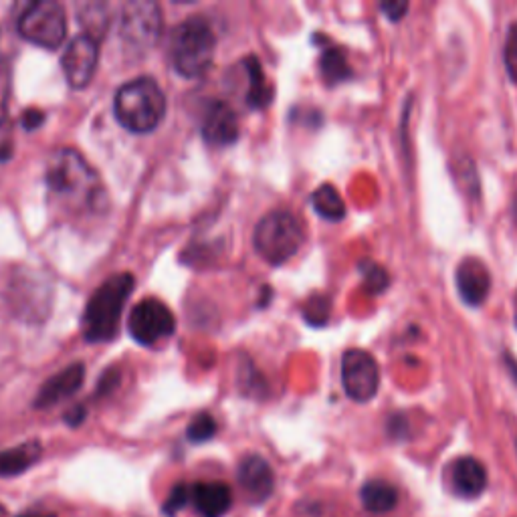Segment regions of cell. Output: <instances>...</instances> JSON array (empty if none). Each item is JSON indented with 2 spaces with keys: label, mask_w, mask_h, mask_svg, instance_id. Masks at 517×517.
<instances>
[{
  "label": "cell",
  "mask_w": 517,
  "mask_h": 517,
  "mask_svg": "<svg viewBox=\"0 0 517 517\" xmlns=\"http://www.w3.org/2000/svg\"><path fill=\"white\" fill-rule=\"evenodd\" d=\"M360 273H362V279H364V287L368 293H382L388 283H390V277L388 273L374 261H362L358 265Z\"/></svg>",
  "instance_id": "25"
},
{
  "label": "cell",
  "mask_w": 517,
  "mask_h": 517,
  "mask_svg": "<svg viewBox=\"0 0 517 517\" xmlns=\"http://www.w3.org/2000/svg\"><path fill=\"white\" fill-rule=\"evenodd\" d=\"M360 499L370 513H388L398 505V491L384 479H372L360 489Z\"/></svg>",
  "instance_id": "19"
},
{
  "label": "cell",
  "mask_w": 517,
  "mask_h": 517,
  "mask_svg": "<svg viewBox=\"0 0 517 517\" xmlns=\"http://www.w3.org/2000/svg\"><path fill=\"white\" fill-rule=\"evenodd\" d=\"M445 485L459 499H477L489 485L487 469L477 457H457L445 469Z\"/></svg>",
  "instance_id": "12"
},
{
  "label": "cell",
  "mask_w": 517,
  "mask_h": 517,
  "mask_svg": "<svg viewBox=\"0 0 517 517\" xmlns=\"http://www.w3.org/2000/svg\"><path fill=\"white\" fill-rule=\"evenodd\" d=\"M83 378H85L83 364L67 366L65 370H61L59 374H55L41 386V390L35 398V408H51V406L67 400L81 388Z\"/></svg>",
  "instance_id": "17"
},
{
  "label": "cell",
  "mask_w": 517,
  "mask_h": 517,
  "mask_svg": "<svg viewBox=\"0 0 517 517\" xmlns=\"http://www.w3.org/2000/svg\"><path fill=\"white\" fill-rule=\"evenodd\" d=\"M303 316L312 326H324L330 316V299L324 295H314L305 305Z\"/></svg>",
  "instance_id": "26"
},
{
  "label": "cell",
  "mask_w": 517,
  "mask_h": 517,
  "mask_svg": "<svg viewBox=\"0 0 517 517\" xmlns=\"http://www.w3.org/2000/svg\"><path fill=\"white\" fill-rule=\"evenodd\" d=\"M85 417H87L85 408H83V406H75L73 410H69V412H67V415H65V421H67V425H69V427H79V425L85 421Z\"/></svg>",
  "instance_id": "32"
},
{
  "label": "cell",
  "mask_w": 517,
  "mask_h": 517,
  "mask_svg": "<svg viewBox=\"0 0 517 517\" xmlns=\"http://www.w3.org/2000/svg\"><path fill=\"white\" fill-rule=\"evenodd\" d=\"M43 122H45V114L39 112V110H29V112H25V116H23V126H25L29 132L37 130Z\"/></svg>",
  "instance_id": "31"
},
{
  "label": "cell",
  "mask_w": 517,
  "mask_h": 517,
  "mask_svg": "<svg viewBox=\"0 0 517 517\" xmlns=\"http://www.w3.org/2000/svg\"><path fill=\"white\" fill-rule=\"evenodd\" d=\"M190 503L200 517H225L233 507V491L223 481L190 485Z\"/></svg>",
  "instance_id": "16"
},
{
  "label": "cell",
  "mask_w": 517,
  "mask_h": 517,
  "mask_svg": "<svg viewBox=\"0 0 517 517\" xmlns=\"http://www.w3.org/2000/svg\"><path fill=\"white\" fill-rule=\"evenodd\" d=\"M255 251L269 265L287 263L303 243V227L295 215L273 211L263 217L253 235Z\"/></svg>",
  "instance_id": "5"
},
{
  "label": "cell",
  "mask_w": 517,
  "mask_h": 517,
  "mask_svg": "<svg viewBox=\"0 0 517 517\" xmlns=\"http://www.w3.org/2000/svg\"><path fill=\"white\" fill-rule=\"evenodd\" d=\"M312 204L316 213L332 223H338L346 217V202L332 184H322L314 194H312Z\"/></svg>",
  "instance_id": "21"
},
{
  "label": "cell",
  "mask_w": 517,
  "mask_h": 517,
  "mask_svg": "<svg viewBox=\"0 0 517 517\" xmlns=\"http://www.w3.org/2000/svg\"><path fill=\"white\" fill-rule=\"evenodd\" d=\"M215 435H217V421L209 415V412H200V415H196L186 431L188 441L196 445L211 441Z\"/></svg>",
  "instance_id": "24"
},
{
  "label": "cell",
  "mask_w": 517,
  "mask_h": 517,
  "mask_svg": "<svg viewBox=\"0 0 517 517\" xmlns=\"http://www.w3.org/2000/svg\"><path fill=\"white\" fill-rule=\"evenodd\" d=\"M43 455L39 441H27L13 449L0 451V477H17L29 471Z\"/></svg>",
  "instance_id": "18"
},
{
  "label": "cell",
  "mask_w": 517,
  "mask_h": 517,
  "mask_svg": "<svg viewBox=\"0 0 517 517\" xmlns=\"http://www.w3.org/2000/svg\"><path fill=\"white\" fill-rule=\"evenodd\" d=\"M515 326H517V293H515Z\"/></svg>",
  "instance_id": "36"
},
{
  "label": "cell",
  "mask_w": 517,
  "mask_h": 517,
  "mask_svg": "<svg viewBox=\"0 0 517 517\" xmlns=\"http://www.w3.org/2000/svg\"><path fill=\"white\" fill-rule=\"evenodd\" d=\"M11 101V67L0 57V126L5 124Z\"/></svg>",
  "instance_id": "27"
},
{
  "label": "cell",
  "mask_w": 517,
  "mask_h": 517,
  "mask_svg": "<svg viewBox=\"0 0 517 517\" xmlns=\"http://www.w3.org/2000/svg\"><path fill=\"white\" fill-rule=\"evenodd\" d=\"M455 281H457V291L461 299L471 307L483 305L485 299L489 297L491 275H489V269L479 259L467 257L465 261H461L457 267Z\"/></svg>",
  "instance_id": "15"
},
{
  "label": "cell",
  "mask_w": 517,
  "mask_h": 517,
  "mask_svg": "<svg viewBox=\"0 0 517 517\" xmlns=\"http://www.w3.org/2000/svg\"><path fill=\"white\" fill-rule=\"evenodd\" d=\"M45 182L53 211L67 219L93 217L106 211V186L95 168L73 148H61L49 158Z\"/></svg>",
  "instance_id": "1"
},
{
  "label": "cell",
  "mask_w": 517,
  "mask_h": 517,
  "mask_svg": "<svg viewBox=\"0 0 517 517\" xmlns=\"http://www.w3.org/2000/svg\"><path fill=\"white\" fill-rule=\"evenodd\" d=\"M515 213H517V196H515Z\"/></svg>",
  "instance_id": "37"
},
{
  "label": "cell",
  "mask_w": 517,
  "mask_h": 517,
  "mask_svg": "<svg viewBox=\"0 0 517 517\" xmlns=\"http://www.w3.org/2000/svg\"><path fill=\"white\" fill-rule=\"evenodd\" d=\"M79 23L85 29L83 35L97 41L108 29V9L103 5H85L79 13Z\"/></svg>",
  "instance_id": "23"
},
{
  "label": "cell",
  "mask_w": 517,
  "mask_h": 517,
  "mask_svg": "<svg viewBox=\"0 0 517 517\" xmlns=\"http://www.w3.org/2000/svg\"><path fill=\"white\" fill-rule=\"evenodd\" d=\"M134 285L136 279L132 273H116L95 289L81 318V332L87 342H112L118 336L122 312L134 291Z\"/></svg>",
  "instance_id": "2"
},
{
  "label": "cell",
  "mask_w": 517,
  "mask_h": 517,
  "mask_svg": "<svg viewBox=\"0 0 517 517\" xmlns=\"http://www.w3.org/2000/svg\"><path fill=\"white\" fill-rule=\"evenodd\" d=\"M388 433L390 437L394 439H404V433H406V423L402 417H396V419H390L388 423Z\"/></svg>",
  "instance_id": "33"
},
{
  "label": "cell",
  "mask_w": 517,
  "mask_h": 517,
  "mask_svg": "<svg viewBox=\"0 0 517 517\" xmlns=\"http://www.w3.org/2000/svg\"><path fill=\"white\" fill-rule=\"evenodd\" d=\"M186 503H190V485L178 483V485L170 491L168 499L164 501L162 513H164L166 517H174L180 509L186 507Z\"/></svg>",
  "instance_id": "28"
},
{
  "label": "cell",
  "mask_w": 517,
  "mask_h": 517,
  "mask_svg": "<svg viewBox=\"0 0 517 517\" xmlns=\"http://www.w3.org/2000/svg\"><path fill=\"white\" fill-rule=\"evenodd\" d=\"M515 449H517V441H515Z\"/></svg>",
  "instance_id": "38"
},
{
  "label": "cell",
  "mask_w": 517,
  "mask_h": 517,
  "mask_svg": "<svg viewBox=\"0 0 517 517\" xmlns=\"http://www.w3.org/2000/svg\"><path fill=\"white\" fill-rule=\"evenodd\" d=\"M245 71L249 79V91H247V106L251 110H263L267 108L273 99V89L267 83V77L261 69V63L257 57L245 59Z\"/></svg>",
  "instance_id": "20"
},
{
  "label": "cell",
  "mask_w": 517,
  "mask_h": 517,
  "mask_svg": "<svg viewBox=\"0 0 517 517\" xmlns=\"http://www.w3.org/2000/svg\"><path fill=\"white\" fill-rule=\"evenodd\" d=\"M17 517H55L53 513H45V511H33V509H29V511H25V513H21V515H17Z\"/></svg>",
  "instance_id": "34"
},
{
  "label": "cell",
  "mask_w": 517,
  "mask_h": 517,
  "mask_svg": "<svg viewBox=\"0 0 517 517\" xmlns=\"http://www.w3.org/2000/svg\"><path fill=\"white\" fill-rule=\"evenodd\" d=\"M237 479L253 505L265 503L275 491V473L261 455L243 457L237 469Z\"/></svg>",
  "instance_id": "13"
},
{
  "label": "cell",
  "mask_w": 517,
  "mask_h": 517,
  "mask_svg": "<svg viewBox=\"0 0 517 517\" xmlns=\"http://www.w3.org/2000/svg\"><path fill=\"white\" fill-rule=\"evenodd\" d=\"M320 73H322V77H324V81L328 85L344 83V81H348L354 75V71H352L350 63H348L346 53L342 49H338V47H330V49H326L322 53V57H320Z\"/></svg>",
  "instance_id": "22"
},
{
  "label": "cell",
  "mask_w": 517,
  "mask_h": 517,
  "mask_svg": "<svg viewBox=\"0 0 517 517\" xmlns=\"http://www.w3.org/2000/svg\"><path fill=\"white\" fill-rule=\"evenodd\" d=\"M116 120L132 134L154 132L166 116V97L152 77H138L118 89L114 99Z\"/></svg>",
  "instance_id": "3"
},
{
  "label": "cell",
  "mask_w": 517,
  "mask_h": 517,
  "mask_svg": "<svg viewBox=\"0 0 517 517\" xmlns=\"http://www.w3.org/2000/svg\"><path fill=\"white\" fill-rule=\"evenodd\" d=\"M5 303L21 320L43 322L51 309V287L39 273L31 269L13 271L7 277V287L3 291Z\"/></svg>",
  "instance_id": "6"
},
{
  "label": "cell",
  "mask_w": 517,
  "mask_h": 517,
  "mask_svg": "<svg viewBox=\"0 0 517 517\" xmlns=\"http://www.w3.org/2000/svg\"><path fill=\"white\" fill-rule=\"evenodd\" d=\"M118 35L128 49L148 51L162 35V13L150 0H132L120 11Z\"/></svg>",
  "instance_id": "8"
},
{
  "label": "cell",
  "mask_w": 517,
  "mask_h": 517,
  "mask_svg": "<svg viewBox=\"0 0 517 517\" xmlns=\"http://www.w3.org/2000/svg\"><path fill=\"white\" fill-rule=\"evenodd\" d=\"M97 61H99V45L95 39L87 37V35H79L75 37L63 57H61V67L65 73L67 83L73 89H83L91 83L95 69H97Z\"/></svg>",
  "instance_id": "11"
},
{
  "label": "cell",
  "mask_w": 517,
  "mask_h": 517,
  "mask_svg": "<svg viewBox=\"0 0 517 517\" xmlns=\"http://www.w3.org/2000/svg\"><path fill=\"white\" fill-rule=\"evenodd\" d=\"M507 364H509V368H511V374H513L515 380H517V366H515L511 360H507Z\"/></svg>",
  "instance_id": "35"
},
{
  "label": "cell",
  "mask_w": 517,
  "mask_h": 517,
  "mask_svg": "<svg viewBox=\"0 0 517 517\" xmlns=\"http://www.w3.org/2000/svg\"><path fill=\"white\" fill-rule=\"evenodd\" d=\"M19 35L43 49L55 51L67 35V17L63 5L55 0H39L25 9L19 19Z\"/></svg>",
  "instance_id": "7"
},
{
  "label": "cell",
  "mask_w": 517,
  "mask_h": 517,
  "mask_svg": "<svg viewBox=\"0 0 517 517\" xmlns=\"http://www.w3.org/2000/svg\"><path fill=\"white\" fill-rule=\"evenodd\" d=\"M380 9H382V13L386 15V19H390V21H400L404 15H406V11H408V3H396V0H388V3H382L380 5Z\"/></svg>",
  "instance_id": "30"
},
{
  "label": "cell",
  "mask_w": 517,
  "mask_h": 517,
  "mask_svg": "<svg viewBox=\"0 0 517 517\" xmlns=\"http://www.w3.org/2000/svg\"><path fill=\"white\" fill-rule=\"evenodd\" d=\"M505 67L509 77L517 83V23L511 25L505 41Z\"/></svg>",
  "instance_id": "29"
},
{
  "label": "cell",
  "mask_w": 517,
  "mask_h": 517,
  "mask_svg": "<svg viewBox=\"0 0 517 517\" xmlns=\"http://www.w3.org/2000/svg\"><path fill=\"white\" fill-rule=\"evenodd\" d=\"M128 332L136 344L152 348L174 336L176 318L164 301L146 297L132 309L128 318Z\"/></svg>",
  "instance_id": "9"
},
{
  "label": "cell",
  "mask_w": 517,
  "mask_h": 517,
  "mask_svg": "<svg viewBox=\"0 0 517 517\" xmlns=\"http://www.w3.org/2000/svg\"><path fill=\"white\" fill-rule=\"evenodd\" d=\"M202 138L206 144L227 148L239 140V118L225 101H213L202 120Z\"/></svg>",
  "instance_id": "14"
},
{
  "label": "cell",
  "mask_w": 517,
  "mask_h": 517,
  "mask_svg": "<svg viewBox=\"0 0 517 517\" xmlns=\"http://www.w3.org/2000/svg\"><path fill=\"white\" fill-rule=\"evenodd\" d=\"M217 49L213 27L200 17L182 21L170 33L168 59L174 71L186 79L202 77L211 69Z\"/></svg>",
  "instance_id": "4"
},
{
  "label": "cell",
  "mask_w": 517,
  "mask_h": 517,
  "mask_svg": "<svg viewBox=\"0 0 517 517\" xmlns=\"http://www.w3.org/2000/svg\"><path fill=\"white\" fill-rule=\"evenodd\" d=\"M342 386L350 400L370 402L380 388V366L366 350H348L342 356Z\"/></svg>",
  "instance_id": "10"
}]
</instances>
